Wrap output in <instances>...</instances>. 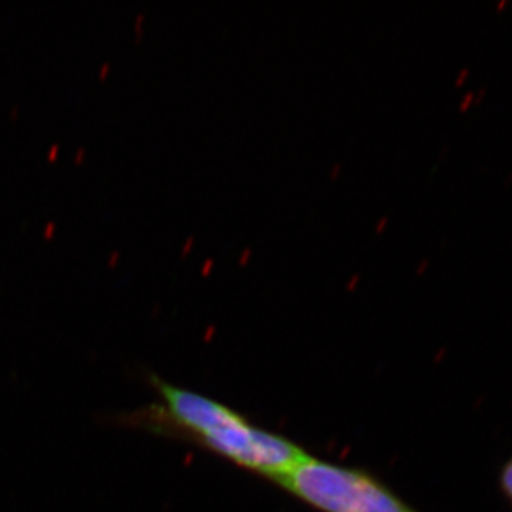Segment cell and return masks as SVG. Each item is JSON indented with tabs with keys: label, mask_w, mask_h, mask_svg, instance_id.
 I'll use <instances>...</instances> for the list:
<instances>
[{
	"label": "cell",
	"mask_w": 512,
	"mask_h": 512,
	"mask_svg": "<svg viewBox=\"0 0 512 512\" xmlns=\"http://www.w3.org/2000/svg\"><path fill=\"white\" fill-rule=\"evenodd\" d=\"M474 97H476V93L474 92L464 94L463 99H461L460 104H458V110L467 111L470 109L471 104L474 103Z\"/></svg>",
	"instance_id": "obj_4"
},
{
	"label": "cell",
	"mask_w": 512,
	"mask_h": 512,
	"mask_svg": "<svg viewBox=\"0 0 512 512\" xmlns=\"http://www.w3.org/2000/svg\"><path fill=\"white\" fill-rule=\"evenodd\" d=\"M430 264V259L424 258L421 259L419 262V265H417V274H423L424 271H426L427 266Z\"/></svg>",
	"instance_id": "obj_10"
},
{
	"label": "cell",
	"mask_w": 512,
	"mask_h": 512,
	"mask_svg": "<svg viewBox=\"0 0 512 512\" xmlns=\"http://www.w3.org/2000/svg\"><path fill=\"white\" fill-rule=\"evenodd\" d=\"M508 5V0H500V2L497 3V10L498 12H501L505 8V6Z\"/></svg>",
	"instance_id": "obj_12"
},
{
	"label": "cell",
	"mask_w": 512,
	"mask_h": 512,
	"mask_svg": "<svg viewBox=\"0 0 512 512\" xmlns=\"http://www.w3.org/2000/svg\"><path fill=\"white\" fill-rule=\"evenodd\" d=\"M447 150H448L447 144H446V146L441 147L440 157L443 156V154H446Z\"/></svg>",
	"instance_id": "obj_15"
},
{
	"label": "cell",
	"mask_w": 512,
	"mask_h": 512,
	"mask_svg": "<svg viewBox=\"0 0 512 512\" xmlns=\"http://www.w3.org/2000/svg\"><path fill=\"white\" fill-rule=\"evenodd\" d=\"M343 170V164L338 161V163H335L330 167L329 171V177L332 178V180H335V178H338L340 174H342Z\"/></svg>",
	"instance_id": "obj_6"
},
{
	"label": "cell",
	"mask_w": 512,
	"mask_h": 512,
	"mask_svg": "<svg viewBox=\"0 0 512 512\" xmlns=\"http://www.w3.org/2000/svg\"><path fill=\"white\" fill-rule=\"evenodd\" d=\"M389 217H387V215H383V217H380L379 218V221L376 222L375 224V231L376 232H382L384 228L387 227V225H389Z\"/></svg>",
	"instance_id": "obj_8"
},
{
	"label": "cell",
	"mask_w": 512,
	"mask_h": 512,
	"mask_svg": "<svg viewBox=\"0 0 512 512\" xmlns=\"http://www.w3.org/2000/svg\"><path fill=\"white\" fill-rule=\"evenodd\" d=\"M276 484L320 512H419L362 468L312 456Z\"/></svg>",
	"instance_id": "obj_2"
},
{
	"label": "cell",
	"mask_w": 512,
	"mask_h": 512,
	"mask_svg": "<svg viewBox=\"0 0 512 512\" xmlns=\"http://www.w3.org/2000/svg\"><path fill=\"white\" fill-rule=\"evenodd\" d=\"M468 74H470V69H468V67H463V69L458 72L456 82H454L456 83V86H461V84L466 83Z\"/></svg>",
	"instance_id": "obj_5"
},
{
	"label": "cell",
	"mask_w": 512,
	"mask_h": 512,
	"mask_svg": "<svg viewBox=\"0 0 512 512\" xmlns=\"http://www.w3.org/2000/svg\"><path fill=\"white\" fill-rule=\"evenodd\" d=\"M512 184V173L508 174L507 180H505V187H510Z\"/></svg>",
	"instance_id": "obj_14"
},
{
	"label": "cell",
	"mask_w": 512,
	"mask_h": 512,
	"mask_svg": "<svg viewBox=\"0 0 512 512\" xmlns=\"http://www.w3.org/2000/svg\"><path fill=\"white\" fill-rule=\"evenodd\" d=\"M485 96H487V87H481V89L478 90L476 97H474V104H480Z\"/></svg>",
	"instance_id": "obj_9"
},
{
	"label": "cell",
	"mask_w": 512,
	"mask_h": 512,
	"mask_svg": "<svg viewBox=\"0 0 512 512\" xmlns=\"http://www.w3.org/2000/svg\"><path fill=\"white\" fill-rule=\"evenodd\" d=\"M498 485L505 500L512 505V456L505 461L498 476Z\"/></svg>",
	"instance_id": "obj_3"
},
{
	"label": "cell",
	"mask_w": 512,
	"mask_h": 512,
	"mask_svg": "<svg viewBox=\"0 0 512 512\" xmlns=\"http://www.w3.org/2000/svg\"><path fill=\"white\" fill-rule=\"evenodd\" d=\"M214 262L215 261L212 258L205 259L204 265H202V271H204V274L211 271L212 266H214Z\"/></svg>",
	"instance_id": "obj_11"
},
{
	"label": "cell",
	"mask_w": 512,
	"mask_h": 512,
	"mask_svg": "<svg viewBox=\"0 0 512 512\" xmlns=\"http://www.w3.org/2000/svg\"><path fill=\"white\" fill-rule=\"evenodd\" d=\"M163 400L154 423L200 444L235 466L278 483L311 454L278 433L255 426L241 413L191 390L153 377Z\"/></svg>",
	"instance_id": "obj_1"
},
{
	"label": "cell",
	"mask_w": 512,
	"mask_h": 512,
	"mask_svg": "<svg viewBox=\"0 0 512 512\" xmlns=\"http://www.w3.org/2000/svg\"><path fill=\"white\" fill-rule=\"evenodd\" d=\"M252 248H245L238 256V264L245 265L251 259Z\"/></svg>",
	"instance_id": "obj_7"
},
{
	"label": "cell",
	"mask_w": 512,
	"mask_h": 512,
	"mask_svg": "<svg viewBox=\"0 0 512 512\" xmlns=\"http://www.w3.org/2000/svg\"><path fill=\"white\" fill-rule=\"evenodd\" d=\"M357 281H359V275L353 276V278L350 279V281H349V286H355Z\"/></svg>",
	"instance_id": "obj_13"
}]
</instances>
